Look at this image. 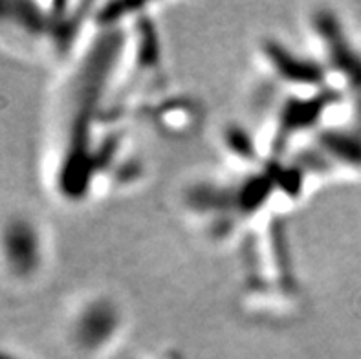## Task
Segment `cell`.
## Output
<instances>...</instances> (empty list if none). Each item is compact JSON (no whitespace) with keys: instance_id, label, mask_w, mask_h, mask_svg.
<instances>
[{"instance_id":"cell-1","label":"cell","mask_w":361,"mask_h":359,"mask_svg":"<svg viewBox=\"0 0 361 359\" xmlns=\"http://www.w3.org/2000/svg\"><path fill=\"white\" fill-rule=\"evenodd\" d=\"M2 250L13 272L27 273L35 268L37 238L26 222L15 220L6 226L2 235Z\"/></svg>"}]
</instances>
